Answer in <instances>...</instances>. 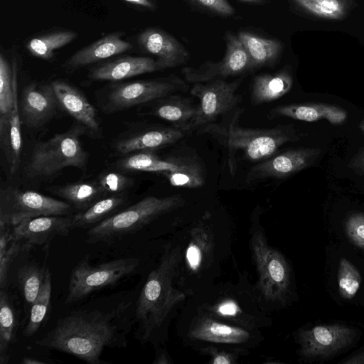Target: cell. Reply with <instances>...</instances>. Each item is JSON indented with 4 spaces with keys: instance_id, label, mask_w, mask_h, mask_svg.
<instances>
[{
    "instance_id": "obj_1",
    "label": "cell",
    "mask_w": 364,
    "mask_h": 364,
    "mask_svg": "<svg viewBox=\"0 0 364 364\" xmlns=\"http://www.w3.org/2000/svg\"><path fill=\"white\" fill-rule=\"evenodd\" d=\"M134 293L123 291L79 306L58 318L36 343L100 364L105 348H123L134 328Z\"/></svg>"
},
{
    "instance_id": "obj_2",
    "label": "cell",
    "mask_w": 364,
    "mask_h": 364,
    "mask_svg": "<svg viewBox=\"0 0 364 364\" xmlns=\"http://www.w3.org/2000/svg\"><path fill=\"white\" fill-rule=\"evenodd\" d=\"M171 235L180 245L178 287L190 297L218 282L232 252L228 220L205 210Z\"/></svg>"
},
{
    "instance_id": "obj_3",
    "label": "cell",
    "mask_w": 364,
    "mask_h": 364,
    "mask_svg": "<svg viewBox=\"0 0 364 364\" xmlns=\"http://www.w3.org/2000/svg\"><path fill=\"white\" fill-rule=\"evenodd\" d=\"M180 245L171 235L149 271L135 303L134 335L154 348L166 346L171 323L188 296L176 284Z\"/></svg>"
},
{
    "instance_id": "obj_4",
    "label": "cell",
    "mask_w": 364,
    "mask_h": 364,
    "mask_svg": "<svg viewBox=\"0 0 364 364\" xmlns=\"http://www.w3.org/2000/svg\"><path fill=\"white\" fill-rule=\"evenodd\" d=\"M187 301L218 320L245 328L262 331L273 323L245 272L236 281L215 282Z\"/></svg>"
},
{
    "instance_id": "obj_5",
    "label": "cell",
    "mask_w": 364,
    "mask_h": 364,
    "mask_svg": "<svg viewBox=\"0 0 364 364\" xmlns=\"http://www.w3.org/2000/svg\"><path fill=\"white\" fill-rule=\"evenodd\" d=\"M259 213L250 218L249 248L255 266V283L260 301L269 314L287 307L293 297V273L285 255L268 241Z\"/></svg>"
},
{
    "instance_id": "obj_6",
    "label": "cell",
    "mask_w": 364,
    "mask_h": 364,
    "mask_svg": "<svg viewBox=\"0 0 364 364\" xmlns=\"http://www.w3.org/2000/svg\"><path fill=\"white\" fill-rule=\"evenodd\" d=\"M187 205V199L180 193L161 198L147 196L90 228L85 242H112L168 218L186 225L201 214L181 213Z\"/></svg>"
},
{
    "instance_id": "obj_7",
    "label": "cell",
    "mask_w": 364,
    "mask_h": 364,
    "mask_svg": "<svg viewBox=\"0 0 364 364\" xmlns=\"http://www.w3.org/2000/svg\"><path fill=\"white\" fill-rule=\"evenodd\" d=\"M176 333L183 345L196 353L208 346L250 352L264 340L262 331L248 329L218 320L186 301L176 317Z\"/></svg>"
},
{
    "instance_id": "obj_8",
    "label": "cell",
    "mask_w": 364,
    "mask_h": 364,
    "mask_svg": "<svg viewBox=\"0 0 364 364\" xmlns=\"http://www.w3.org/2000/svg\"><path fill=\"white\" fill-rule=\"evenodd\" d=\"M85 132L86 128L82 124L75 125L65 132L36 144L26 168L27 176L48 177L66 167L85 170L87 154L80 140Z\"/></svg>"
},
{
    "instance_id": "obj_9",
    "label": "cell",
    "mask_w": 364,
    "mask_h": 364,
    "mask_svg": "<svg viewBox=\"0 0 364 364\" xmlns=\"http://www.w3.org/2000/svg\"><path fill=\"white\" fill-rule=\"evenodd\" d=\"M235 116L228 127L210 124L205 131L223 141L230 151L241 149L246 158L256 161L272 156L284 144L299 140L292 126L273 129H246L237 124Z\"/></svg>"
},
{
    "instance_id": "obj_10",
    "label": "cell",
    "mask_w": 364,
    "mask_h": 364,
    "mask_svg": "<svg viewBox=\"0 0 364 364\" xmlns=\"http://www.w3.org/2000/svg\"><path fill=\"white\" fill-rule=\"evenodd\" d=\"M137 257H123L97 265L82 259L73 269L65 303L71 304L134 273L140 264Z\"/></svg>"
},
{
    "instance_id": "obj_11",
    "label": "cell",
    "mask_w": 364,
    "mask_h": 364,
    "mask_svg": "<svg viewBox=\"0 0 364 364\" xmlns=\"http://www.w3.org/2000/svg\"><path fill=\"white\" fill-rule=\"evenodd\" d=\"M73 210L68 202L35 191L7 188L1 193L0 223L12 227L40 216L70 215Z\"/></svg>"
},
{
    "instance_id": "obj_12",
    "label": "cell",
    "mask_w": 364,
    "mask_h": 364,
    "mask_svg": "<svg viewBox=\"0 0 364 364\" xmlns=\"http://www.w3.org/2000/svg\"><path fill=\"white\" fill-rule=\"evenodd\" d=\"M186 87L185 81L175 75L118 84L109 91L104 110L107 113L121 111L160 100L176 92L184 90Z\"/></svg>"
},
{
    "instance_id": "obj_13",
    "label": "cell",
    "mask_w": 364,
    "mask_h": 364,
    "mask_svg": "<svg viewBox=\"0 0 364 364\" xmlns=\"http://www.w3.org/2000/svg\"><path fill=\"white\" fill-rule=\"evenodd\" d=\"M356 336L354 328L338 323L317 325L294 333L297 354L305 360L335 355L349 346Z\"/></svg>"
},
{
    "instance_id": "obj_14",
    "label": "cell",
    "mask_w": 364,
    "mask_h": 364,
    "mask_svg": "<svg viewBox=\"0 0 364 364\" xmlns=\"http://www.w3.org/2000/svg\"><path fill=\"white\" fill-rule=\"evenodd\" d=\"M226 50L223 58L217 62L205 61L196 68L184 67L181 73L191 83L225 80L250 71L249 55L237 34L228 31L225 34Z\"/></svg>"
},
{
    "instance_id": "obj_15",
    "label": "cell",
    "mask_w": 364,
    "mask_h": 364,
    "mask_svg": "<svg viewBox=\"0 0 364 364\" xmlns=\"http://www.w3.org/2000/svg\"><path fill=\"white\" fill-rule=\"evenodd\" d=\"M242 81L240 77L231 82L215 80L195 83L191 93L199 100V104L192 129L209 124L230 110L239 101L236 91Z\"/></svg>"
},
{
    "instance_id": "obj_16",
    "label": "cell",
    "mask_w": 364,
    "mask_h": 364,
    "mask_svg": "<svg viewBox=\"0 0 364 364\" xmlns=\"http://www.w3.org/2000/svg\"><path fill=\"white\" fill-rule=\"evenodd\" d=\"M321 152L316 148L288 150L252 167L246 181L289 176L313 164Z\"/></svg>"
},
{
    "instance_id": "obj_17",
    "label": "cell",
    "mask_w": 364,
    "mask_h": 364,
    "mask_svg": "<svg viewBox=\"0 0 364 364\" xmlns=\"http://www.w3.org/2000/svg\"><path fill=\"white\" fill-rule=\"evenodd\" d=\"M72 216L48 215L28 219L13 226V233L21 242L23 250L32 246H46L56 236H68L70 232Z\"/></svg>"
},
{
    "instance_id": "obj_18",
    "label": "cell",
    "mask_w": 364,
    "mask_h": 364,
    "mask_svg": "<svg viewBox=\"0 0 364 364\" xmlns=\"http://www.w3.org/2000/svg\"><path fill=\"white\" fill-rule=\"evenodd\" d=\"M137 42L144 51L156 57L159 70L183 65L191 58L180 41L161 28L145 29L139 34Z\"/></svg>"
},
{
    "instance_id": "obj_19",
    "label": "cell",
    "mask_w": 364,
    "mask_h": 364,
    "mask_svg": "<svg viewBox=\"0 0 364 364\" xmlns=\"http://www.w3.org/2000/svg\"><path fill=\"white\" fill-rule=\"evenodd\" d=\"M60 105L50 83L32 82L22 92L19 105L20 114L24 124L29 128L43 126L55 114Z\"/></svg>"
},
{
    "instance_id": "obj_20",
    "label": "cell",
    "mask_w": 364,
    "mask_h": 364,
    "mask_svg": "<svg viewBox=\"0 0 364 364\" xmlns=\"http://www.w3.org/2000/svg\"><path fill=\"white\" fill-rule=\"evenodd\" d=\"M60 106L80 124L94 133L100 131L96 109L75 87L63 80L51 82Z\"/></svg>"
},
{
    "instance_id": "obj_21",
    "label": "cell",
    "mask_w": 364,
    "mask_h": 364,
    "mask_svg": "<svg viewBox=\"0 0 364 364\" xmlns=\"http://www.w3.org/2000/svg\"><path fill=\"white\" fill-rule=\"evenodd\" d=\"M124 32H113L81 48L66 60L63 68L75 70L109 58L132 48V45L122 38Z\"/></svg>"
},
{
    "instance_id": "obj_22",
    "label": "cell",
    "mask_w": 364,
    "mask_h": 364,
    "mask_svg": "<svg viewBox=\"0 0 364 364\" xmlns=\"http://www.w3.org/2000/svg\"><path fill=\"white\" fill-rule=\"evenodd\" d=\"M159 70L156 59L144 56H122L93 68L89 77L94 80L117 81Z\"/></svg>"
},
{
    "instance_id": "obj_23",
    "label": "cell",
    "mask_w": 364,
    "mask_h": 364,
    "mask_svg": "<svg viewBox=\"0 0 364 364\" xmlns=\"http://www.w3.org/2000/svg\"><path fill=\"white\" fill-rule=\"evenodd\" d=\"M184 132L175 127L148 129L119 141L116 149L122 154L150 151L181 140L185 136Z\"/></svg>"
},
{
    "instance_id": "obj_24",
    "label": "cell",
    "mask_w": 364,
    "mask_h": 364,
    "mask_svg": "<svg viewBox=\"0 0 364 364\" xmlns=\"http://www.w3.org/2000/svg\"><path fill=\"white\" fill-rule=\"evenodd\" d=\"M271 116L286 117L304 122L326 119L333 124H343L347 112L339 107L326 103L282 105L271 110Z\"/></svg>"
},
{
    "instance_id": "obj_25",
    "label": "cell",
    "mask_w": 364,
    "mask_h": 364,
    "mask_svg": "<svg viewBox=\"0 0 364 364\" xmlns=\"http://www.w3.org/2000/svg\"><path fill=\"white\" fill-rule=\"evenodd\" d=\"M237 36L249 55L250 71L273 66L282 54L283 45L277 39L245 31H240Z\"/></svg>"
},
{
    "instance_id": "obj_26",
    "label": "cell",
    "mask_w": 364,
    "mask_h": 364,
    "mask_svg": "<svg viewBox=\"0 0 364 364\" xmlns=\"http://www.w3.org/2000/svg\"><path fill=\"white\" fill-rule=\"evenodd\" d=\"M0 141L1 149L8 162L9 173L13 176L19 167L22 147L18 95L8 118L0 121Z\"/></svg>"
},
{
    "instance_id": "obj_27",
    "label": "cell",
    "mask_w": 364,
    "mask_h": 364,
    "mask_svg": "<svg viewBox=\"0 0 364 364\" xmlns=\"http://www.w3.org/2000/svg\"><path fill=\"white\" fill-rule=\"evenodd\" d=\"M292 85V75L287 68L257 75L252 80L251 102L257 105L276 100L288 93Z\"/></svg>"
},
{
    "instance_id": "obj_28",
    "label": "cell",
    "mask_w": 364,
    "mask_h": 364,
    "mask_svg": "<svg viewBox=\"0 0 364 364\" xmlns=\"http://www.w3.org/2000/svg\"><path fill=\"white\" fill-rule=\"evenodd\" d=\"M198 105L187 97L178 95H170L163 97V100L155 107L156 116L171 122L173 127L188 131L192 129Z\"/></svg>"
},
{
    "instance_id": "obj_29",
    "label": "cell",
    "mask_w": 364,
    "mask_h": 364,
    "mask_svg": "<svg viewBox=\"0 0 364 364\" xmlns=\"http://www.w3.org/2000/svg\"><path fill=\"white\" fill-rule=\"evenodd\" d=\"M127 201L125 194L104 197L84 211L72 215L71 229H90L110 217Z\"/></svg>"
},
{
    "instance_id": "obj_30",
    "label": "cell",
    "mask_w": 364,
    "mask_h": 364,
    "mask_svg": "<svg viewBox=\"0 0 364 364\" xmlns=\"http://www.w3.org/2000/svg\"><path fill=\"white\" fill-rule=\"evenodd\" d=\"M18 317L11 297L4 289L0 291V364L9 360L10 347L15 342Z\"/></svg>"
},
{
    "instance_id": "obj_31",
    "label": "cell",
    "mask_w": 364,
    "mask_h": 364,
    "mask_svg": "<svg viewBox=\"0 0 364 364\" xmlns=\"http://www.w3.org/2000/svg\"><path fill=\"white\" fill-rule=\"evenodd\" d=\"M55 193L70 203L77 213L85 210L105 197L96 181L68 183L57 188Z\"/></svg>"
},
{
    "instance_id": "obj_32",
    "label": "cell",
    "mask_w": 364,
    "mask_h": 364,
    "mask_svg": "<svg viewBox=\"0 0 364 364\" xmlns=\"http://www.w3.org/2000/svg\"><path fill=\"white\" fill-rule=\"evenodd\" d=\"M185 158L162 159L149 151H139L122 159L119 166L127 171L164 173L177 170L183 164Z\"/></svg>"
},
{
    "instance_id": "obj_33",
    "label": "cell",
    "mask_w": 364,
    "mask_h": 364,
    "mask_svg": "<svg viewBox=\"0 0 364 364\" xmlns=\"http://www.w3.org/2000/svg\"><path fill=\"white\" fill-rule=\"evenodd\" d=\"M18 68L15 58L10 67L6 57L0 55V121L8 118L18 95Z\"/></svg>"
},
{
    "instance_id": "obj_34",
    "label": "cell",
    "mask_w": 364,
    "mask_h": 364,
    "mask_svg": "<svg viewBox=\"0 0 364 364\" xmlns=\"http://www.w3.org/2000/svg\"><path fill=\"white\" fill-rule=\"evenodd\" d=\"M77 35L72 31L51 32L32 38L27 43L26 48L32 55L48 60L53 57L55 50L72 42Z\"/></svg>"
},
{
    "instance_id": "obj_35",
    "label": "cell",
    "mask_w": 364,
    "mask_h": 364,
    "mask_svg": "<svg viewBox=\"0 0 364 364\" xmlns=\"http://www.w3.org/2000/svg\"><path fill=\"white\" fill-rule=\"evenodd\" d=\"M51 292V274L47 268L43 284L36 299L31 305L29 318L23 332L26 337L33 336L46 320L50 306Z\"/></svg>"
},
{
    "instance_id": "obj_36",
    "label": "cell",
    "mask_w": 364,
    "mask_h": 364,
    "mask_svg": "<svg viewBox=\"0 0 364 364\" xmlns=\"http://www.w3.org/2000/svg\"><path fill=\"white\" fill-rule=\"evenodd\" d=\"M294 4L312 16L328 20H341L350 6V0H292Z\"/></svg>"
},
{
    "instance_id": "obj_37",
    "label": "cell",
    "mask_w": 364,
    "mask_h": 364,
    "mask_svg": "<svg viewBox=\"0 0 364 364\" xmlns=\"http://www.w3.org/2000/svg\"><path fill=\"white\" fill-rule=\"evenodd\" d=\"M9 225L0 223V287L6 288L10 266L21 251L22 245L14 235Z\"/></svg>"
},
{
    "instance_id": "obj_38",
    "label": "cell",
    "mask_w": 364,
    "mask_h": 364,
    "mask_svg": "<svg viewBox=\"0 0 364 364\" xmlns=\"http://www.w3.org/2000/svg\"><path fill=\"white\" fill-rule=\"evenodd\" d=\"M173 186L198 188L205 182V173L200 162L186 157L182 166L177 170L163 173Z\"/></svg>"
},
{
    "instance_id": "obj_39",
    "label": "cell",
    "mask_w": 364,
    "mask_h": 364,
    "mask_svg": "<svg viewBox=\"0 0 364 364\" xmlns=\"http://www.w3.org/2000/svg\"><path fill=\"white\" fill-rule=\"evenodd\" d=\"M47 268L37 264H26L17 273V279L26 303L31 305L43 284Z\"/></svg>"
},
{
    "instance_id": "obj_40",
    "label": "cell",
    "mask_w": 364,
    "mask_h": 364,
    "mask_svg": "<svg viewBox=\"0 0 364 364\" xmlns=\"http://www.w3.org/2000/svg\"><path fill=\"white\" fill-rule=\"evenodd\" d=\"M361 275L357 267L348 259L342 257L338 269V287L340 296L351 299L356 295L361 284Z\"/></svg>"
},
{
    "instance_id": "obj_41",
    "label": "cell",
    "mask_w": 364,
    "mask_h": 364,
    "mask_svg": "<svg viewBox=\"0 0 364 364\" xmlns=\"http://www.w3.org/2000/svg\"><path fill=\"white\" fill-rule=\"evenodd\" d=\"M250 352L229 347L208 346L200 349L197 353L208 356L209 364H237L241 358L247 356Z\"/></svg>"
},
{
    "instance_id": "obj_42",
    "label": "cell",
    "mask_w": 364,
    "mask_h": 364,
    "mask_svg": "<svg viewBox=\"0 0 364 364\" xmlns=\"http://www.w3.org/2000/svg\"><path fill=\"white\" fill-rule=\"evenodd\" d=\"M96 182L100 187L105 197L123 195L134 184L132 178L117 172L102 173Z\"/></svg>"
},
{
    "instance_id": "obj_43",
    "label": "cell",
    "mask_w": 364,
    "mask_h": 364,
    "mask_svg": "<svg viewBox=\"0 0 364 364\" xmlns=\"http://www.w3.org/2000/svg\"><path fill=\"white\" fill-rule=\"evenodd\" d=\"M345 232L349 240L364 250V214H350L345 222Z\"/></svg>"
},
{
    "instance_id": "obj_44",
    "label": "cell",
    "mask_w": 364,
    "mask_h": 364,
    "mask_svg": "<svg viewBox=\"0 0 364 364\" xmlns=\"http://www.w3.org/2000/svg\"><path fill=\"white\" fill-rule=\"evenodd\" d=\"M192 5L220 16H231L235 11L228 0H186Z\"/></svg>"
},
{
    "instance_id": "obj_45",
    "label": "cell",
    "mask_w": 364,
    "mask_h": 364,
    "mask_svg": "<svg viewBox=\"0 0 364 364\" xmlns=\"http://www.w3.org/2000/svg\"><path fill=\"white\" fill-rule=\"evenodd\" d=\"M153 364H174L166 346H159L155 348V357Z\"/></svg>"
},
{
    "instance_id": "obj_46",
    "label": "cell",
    "mask_w": 364,
    "mask_h": 364,
    "mask_svg": "<svg viewBox=\"0 0 364 364\" xmlns=\"http://www.w3.org/2000/svg\"><path fill=\"white\" fill-rule=\"evenodd\" d=\"M348 167L358 174H364V148L350 159Z\"/></svg>"
},
{
    "instance_id": "obj_47",
    "label": "cell",
    "mask_w": 364,
    "mask_h": 364,
    "mask_svg": "<svg viewBox=\"0 0 364 364\" xmlns=\"http://www.w3.org/2000/svg\"><path fill=\"white\" fill-rule=\"evenodd\" d=\"M129 3L139 6L147 9L154 10L156 9V4L152 0H124Z\"/></svg>"
},
{
    "instance_id": "obj_48",
    "label": "cell",
    "mask_w": 364,
    "mask_h": 364,
    "mask_svg": "<svg viewBox=\"0 0 364 364\" xmlns=\"http://www.w3.org/2000/svg\"><path fill=\"white\" fill-rule=\"evenodd\" d=\"M342 363L345 364L364 363V352L359 354L358 353L351 358H349L348 359L343 361Z\"/></svg>"
},
{
    "instance_id": "obj_49",
    "label": "cell",
    "mask_w": 364,
    "mask_h": 364,
    "mask_svg": "<svg viewBox=\"0 0 364 364\" xmlns=\"http://www.w3.org/2000/svg\"><path fill=\"white\" fill-rule=\"evenodd\" d=\"M21 363L23 364H43L45 363L43 361L37 360L36 358H24L22 359Z\"/></svg>"
},
{
    "instance_id": "obj_50",
    "label": "cell",
    "mask_w": 364,
    "mask_h": 364,
    "mask_svg": "<svg viewBox=\"0 0 364 364\" xmlns=\"http://www.w3.org/2000/svg\"><path fill=\"white\" fill-rule=\"evenodd\" d=\"M242 2L250 3V4H262L264 3V0H239Z\"/></svg>"
},
{
    "instance_id": "obj_51",
    "label": "cell",
    "mask_w": 364,
    "mask_h": 364,
    "mask_svg": "<svg viewBox=\"0 0 364 364\" xmlns=\"http://www.w3.org/2000/svg\"><path fill=\"white\" fill-rule=\"evenodd\" d=\"M360 128L362 130V132H364V120L362 121V122L360 123Z\"/></svg>"
}]
</instances>
